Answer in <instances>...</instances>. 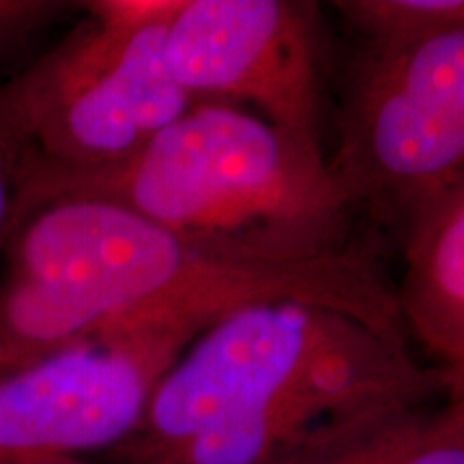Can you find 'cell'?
Wrapping results in <instances>:
<instances>
[{"instance_id": "obj_1", "label": "cell", "mask_w": 464, "mask_h": 464, "mask_svg": "<svg viewBox=\"0 0 464 464\" xmlns=\"http://www.w3.org/2000/svg\"><path fill=\"white\" fill-rule=\"evenodd\" d=\"M0 266V379L121 324L207 329L241 307L301 299L307 288L299 266L219 256L86 194L22 200Z\"/></svg>"}, {"instance_id": "obj_2", "label": "cell", "mask_w": 464, "mask_h": 464, "mask_svg": "<svg viewBox=\"0 0 464 464\" xmlns=\"http://www.w3.org/2000/svg\"><path fill=\"white\" fill-rule=\"evenodd\" d=\"M50 194L119 202L207 252L276 265L353 247L359 207L321 144L224 102H196L112 170L26 183L24 198Z\"/></svg>"}, {"instance_id": "obj_3", "label": "cell", "mask_w": 464, "mask_h": 464, "mask_svg": "<svg viewBox=\"0 0 464 464\" xmlns=\"http://www.w3.org/2000/svg\"><path fill=\"white\" fill-rule=\"evenodd\" d=\"M445 387L406 340L332 307L269 301L230 312L172 363L119 464L158 454L208 426L305 400L359 406L423 402Z\"/></svg>"}, {"instance_id": "obj_4", "label": "cell", "mask_w": 464, "mask_h": 464, "mask_svg": "<svg viewBox=\"0 0 464 464\" xmlns=\"http://www.w3.org/2000/svg\"><path fill=\"white\" fill-rule=\"evenodd\" d=\"M179 3H82V24L0 86V121L24 150L26 183L112 170L194 106L166 56Z\"/></svg>"}, {"instance_id": "obj_5", "label": "cell", "mask_w": 464, "mask_h": 464, "mask_svg": "<svg viewBox=\"0 0 464 464\" xmlns=\"http://www.w3.org/2000/svg\"><path fill=\"white\" fill-rule=\"evenodd\" d=\"M363 44L329 160L359 205L409 219L464 181V22Z\"/></svg>"}, {"instance_id": "obj_6", "label": "cell", "mask_w": 464, "mask_h": 464, "mask_svg": "<svg viewBox=\"0 0 464 464\" xmlns=\"http://www.w3.org/2000/svg\"><path fill=\"white\" fill-rule=\"evenodd\" d=\"M205 332L191 323L121 324L0 379V462L125 445L172 363Z\"/></svg>"}, {"instance_id": "obj_7", "label": "cell", "mask_w": 464, "mask_h": 464, "mask_svg": "<svg viewBox=\"0 0 464 464\" xmlns=\"http://www.w3.org/2000/svg\"><path fill=\"white\" fill-rule=\"evenodd\" d=\"M166 56L194 102L232 103L321 144V58L312 5L181 0L168 24Z\"/></svg>"}, {"instance_id": "obj_8", "label": "cell", "mask_w": 464, "mask_h": 464, "mask_svg": "<svg viewBox=\"0 0 464 464\" xmlns=\"http://www.w3.org/2000/svg\"><path fill=\"white\" fill-rule=\"evenodd\" d=\"M396 301L404 332L437 362L450 393L464 392V181L406 219Z\"/></svg>"}, {"instance_id": "obj_9", "label": "cell", "mask_w": 464, "mask_h": 464, "mask_svg": "<svg viewBox=\"0 0 464 464\" xmlns=\"http://www.w3.org/2000/svg\"><path fill=\"white\" fill-rule=\"evenodd\" d=\"M280 464H464V393L348 417Z\"/></svg>"}, {"instance_id": "obj_10", "label": "cell", "mask_w": 464, "mask_h": 464, "mask_svg": "<svg viewBox=\"0 0 464 464\" xmlns=\"http://www.w3.org/2000/svg\"><path fill=\"white\" fill-rule=\"evenodd\" d=\"M335 7L363 34L464 22V0H351Z\"/></svg>"}, {"instance_id": "obj_11", "label": "cell", "mask_w": 464, "mask_h": 464, "mask_svg": "<svg viewBox=\"0 0 464 464\" xmlns=\"http://www.w3.org/2000/svg\"><path fill=\"white\" fill-rule=\"evenodd\" d=\"M73 7L58 0H0V65L28 54Z\"/></svg>"}, {"instance_id": "obj_12", "label": "cell", "mask_w": 464, "mask_h": 464, "mask_svg": "<svg viewBox=\"0 0 464 464\" xmlns=\"http://www.w3.org/2000/svg\"><path fill=\"white\" fill-rule=\"evenodd\" d=\"M28 164L24 150L0 121V258L24 198Z\"/></svg>"}, {"instance_id": "obj_13", "label": "cell", "mask_w": 464, "mask_h": 464, "mask_svg": "<svg viewBox=\"0 0 464 464\" xmlns=\"http://www.w3.org/2000/svg\"><path fill=\"white\" fill-rule=\"evenodd\" d=\"M0 464H89L82 458L73 456H26L15 458V460H7Z\"/></svg>"}, {"instance_id": "obj_14", "label": "cell", "mask_w": 464, "mask_h": 464, "mask_svg": "<svg viewBox=\"0 0 464 464\" xmlns=\"http://www.w3.org/2000/svg\"><path fill=\"white\" fill-rule=\"evenodd\" d=\"M462 393H464V392H462Z\"/></svg>"}]
</instances>
